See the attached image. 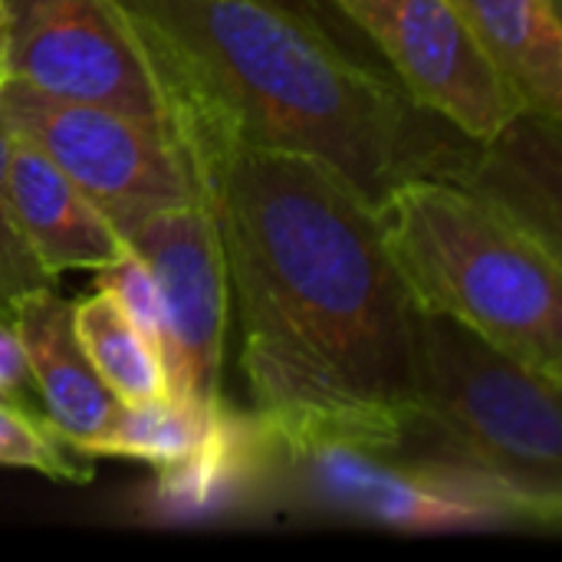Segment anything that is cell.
<instances>
[{
	"label": "cell",
	"instance_id": "6da1fadb",
	"mask_svg": "<svg viewBox=\"0 0 562 562\" xmlns=\"http://www.w3.org/2000/svg\"><path fill=\"white\" fill-rule=\"evenodd\" d=\"M244 323V372L277 441L395 454L412 398V296L375 204L333 165L175 125Z\"/></svg>",
	"mask_w": 562,
	"mask_h": 562
},
{
	"label": "cell",
	"instance_id": "7a4b0ae2",
	"mask_svg": "<svg viewBox=\"0 0 562 562\" xmlns=\"http://www.w3.org/2000/svg\"><path fill=\"white\" fill-rule=\"evenodd\" d=\"M151 66L175 125L306 151L372 204L398 181H468L481 145L402 86L349 63L254 0H109Z\"/></svg>",
	"mask_w": 562,
	"mask_h": 562
},
{
	"label": "cell",
	"instance_id": "3957f363",
	"mask_svg": "<svg viewBox=\"0 0 562 562\" xmlns=\"http://www.w3.org/2000/svg\"><path fill=\"white\" fill-rule=\"evenodd\" d=\"M560 385L458 319L412 303V398L392 458L464 484L507 524L557 527Z\"/></svg>",
	"mask_w": 562,
	"mask_h": 562
},
{
	"label": "cell",
	"instance_id": "277c9868",
	"mask_svg": "<svg viewBox=\"0 0 562 562\" xmlns=\"http://www.w3.org/2000/svg\"><path fill=\"white\" fill-rule=\"evenodd\" d=\"M375 214L415 306L562 382L560 240L451 178L398 181Z\"/></svg>",
	"mask_w": 562,
	"mask_h": 562
},
{
	"label": "cell",
	"instance_id": "5b68a950",
	"mask_svg": "<svg viewBox=\"0 0 562 562\" xmlns=\"http://www.w3.org/2000/svg\"><path fill=\"white\" fill-rule=\"evenodd\" d=\"M0 119L33 142L125 237L148 214L194 201L198 188L178 142L128 112L30 92L0 89Z\"/></svg>",
	"mask_w": 562,
	"mask_h": 562
},
{
	"label": "cell",
	"instance_id": "8992f818",
	"mask_svg": "<svg viewBox=\"0 0 562 562\" xmlns=\"http://www.w3.org/2000/svg\"><path fill=\"white\" fill-rule=\"evenodd\" d=\"M3 10L7 82L53 99L109 105L171 135L161 86L109 0H3Z\"/></svg>",
	"mask_w": 562,
	"mask_h": 562
},
{
	"label": "cell",
	"instance_id": "52a82bcc",
	"mask_svg": "<svg viewBox=\"0 0 562 562\" xmlns=\"http://www.w3.org/2000/svg\"><path fill=\"white\" fill-rule=\"evenodd\" d=\"M151 270L161 306V359L175 398L217 408L231 280L221 234L204 198L148 214L125 234Z\"/></svg>",
	"mask_w": 562,
	"mask_h": 562
},
{
	"label": "cell",
	"instance_id": "ba28073f",
	"mask_svg": "<svg viewBox=\"0 0 562 562\" xmlns=\"http://www.w3.org/2000/svg\"><path fill=\"white\" fill-rule=\"evenodd\" d=\"M402 89L474 142L497 138L520 99L448 0H336Z\"/></svg>",
	"mask_w": 562,
	"mask_h": 562
},
{
	"label": "cell",
	"instance_id": "9c48e42d",
	"mask_svg": "<svg viewBox=\"0 0 562 562\" xmlns=\"http://www.w3.org/2000/svg\"><path fill=\"white\" fill-rule=\"evenodd\" d=\"M270 474H283L303 504L389 530L441 533L507 524L464 484L346 441H277L270 435Z\"/></svg>",
	"mask_w": 562,
	"mask_h": 562
},
{
	"label": "cell",
	"instance_id": "30bf717a",
	"mask_svg": "<svg viewBox=\"0 0 562 562\" xmlns=\"http://www.w3.org/2000/svg\"><path fill=\"white\" fill-rule=\"evenodd\" d=\"M7 326L20 342L46 418L63 441L82 454V448L112 425L122 402L95 375L72 326V303H66L56 286L36 290L10 310Z\"/></svg>",
	"mask_w": 562,
	"mask_h": 562
},
{
	"label": "cell",
	"instance_id": "8fae6325",
	"mask_svg": "<svg viewBox=\"0 0 562 562\" xmlns=\"http://www.w3.org/2000/svg\"><path fill=\"white\" fill-rule=\"evenodd\" d=\"M7 184L16 221L46 273L102 270L128 254L125 237L105 214L26 138L10 132Z\"/></svg>",
	"mask_w": 562,
	"mask_h": 562
},
{
	"label": "cell",
	"instance_id": "7c38bea8",
	"mask_svg": "<svg viewBox=\"0 0 562 562\" xmlns=\"http://www.w3.org/2000/svg\"><path fill=\"white\" fill-rule=\"evenodd\" d=\"M484 46L524 112L560 122V0H448Z\"/></svg>",
	"mask_w": 562,
	"mask_h": 562
},
{
	"label": "cell",
	"instance_id": "4fadbf2b",
	"mask_svg": "<svg viewBox=\"0 0 562 562\" xmlns=\"http://www.w3.org/2000/svg\"><path fill=\"white\" fill-rule=\"evenodd\" d=\"M237 412L201 408L165 395L145 405H122L112 425L82 448L86 458H128L158 468V474L194 468L211 458L234 431Z\"/></svg>",
	"mask_w": 562,
	"mask_h": 562
},
{
	"label": "cell",
	"instance_id": "5bb4252c",
	"mask_svg": "<svg viewBox=\"0 0 562 562\" xmlns=\"http://www.w3.org/2000/svg\"><path fill=\"white\" fill-rule=\"evenodd\" d=\"M72 326L95 375L122 405H145L171 395L158 346L105 290L72 303Z\"/></svg>",
	"mask_w": 562,
	"mask_h": 562
},
{
	"label": "cell",
	"instance_id": "9a60e30c",
	"mask_svg": "<svg viewBox=\"0 0 562 562\" xmlns=\"http://www.w3.org/2000/svg\"><path fill=\"white\" fill-rule=\"evenodd\" d=\"M0 468H23L63 484H89L92 468L86 454L72 451L49 418L30 405L0 398Z\"/></svg>",
	"mask_w": 562,
	"mask_h": 562
},
{
	"label": "cell",
	"instance_id": "2e32d148",
	"mask_svg": "<svg viewBox=\"0 0 562 562\" xmlns=\"http://www.w3.org/2000/svg\"><path fill=\"white\" fill-rule=\"evenodd\" d=\"M7 148H10V128L0 119V319L3 323H10V310L23 296L56 286V277L46 273V267L36 260L16 221V207L7 184Z\"/></svg>",
	"mask_w": 562,
	"mask_h": 562
},
{
	"label": "cell",
	"instance_id": "e0dca14e",
	"mask_svg": "<svg viewBox=\"0 0 562 562\" xmlns=\"http://www.w3.org/2000/svg\"><path fill=\"white\" fill-rule=\"evenodd\" d=\"M260 7H270L277 13H283L286 20H293L296 26H303L306 33H313L316 40H323L329 49H336L339 56H346L349 63L402 86L392 69L385 66L382 53L362 36V30L346 16V10L336 0H254Z\"/></svg>",
	"mask_w": 562,
	"mask_h": 562
},
{
	"label": "cell",
	"instance_id": "ac0fdd59",
	"mask_svg": "<svg viewBox=\"0 0 562 562\" xmlns=\"http://www.w3.org/2000/svg\"><path fill=\"white\" fill-rule=\"evenodd\" d=\"M95 277H99V290H105L128 313V319L161 352V306H158V290H155L151 270L142 263V257L128 250L115 263L95 270Z\"/></svg>",
	"mask_w": 562,
	"mask_h": 562
},
{
	"label": "cell",
	"instance_id": "d6986e66",
	"mask_svg": "<svg viewBox=\"0 0 562 562\" xmlns=\"http://www.w3.org/2000/svg\"><path fill=\"white\" fill-rule=\"evenodd\" d=\"M26 389H33V382H30V369H26V359L20 352V342H16L10 326H0V398L20 402V395Z\"/></svg>",
	"mask_w": 562,
	"mask_h": 562
},
{
	"label": "cell",
	"instance_id": "ffe728a7",
	"mask_svg": "<svg viewBox=\"0 0 562 562\" xmlns=\"http://www.w3.org/2000/svg\"><path fill=\"white\" fill-rule=\"evenodd\" d=\"M7 79H10V36H7V10L0 0V89L7 86Z\"/></svg>",
	"mask_w": 562,
	"mask_h": 562
},
{
	"label": "cell",
	"instance_id": "44dd1931",
	"mask_svg": "<svg viewBox=\"0 0 562 562\" xmlns=\"http://www.w3.org/2000/svg\"><path fill=\"white\" fill-rule=\"evenodd\" d=\"M0 326H7V323H3V319H0Z\"/></svg>",
	"mask_w": 562,
	"mask_h": 562
}]
</instances>
